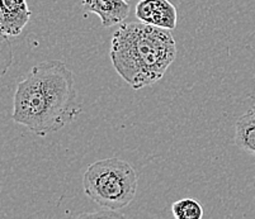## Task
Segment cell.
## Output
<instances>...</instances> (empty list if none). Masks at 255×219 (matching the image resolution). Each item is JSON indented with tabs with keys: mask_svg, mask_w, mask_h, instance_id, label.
Returning a JSON list of instances; mask_svg holds the SVG:
<instances>
[{
	"mask_svg": "<svg viewBox=\"0 0 255 219\" xmlns=\"http://www.w3.org/2000/svg\"><path fill=\"white\" fill-rule=\"evenodd\" d=\"M74 84L62 61L39 62L18 82L11 118L37 136L57 132L80 113Z\"/></svg>",
	"mask_w": 255,
	"mask_h": 219,
	"instance_id": "cell-1",
	"label": "cell"
},
{
	"mask_svg": "<svg viewBox=\"0 0 255 219\" xmlns=\"http://www.w3.org/2000/svg\"><path fill=\"white\" fill-rule=\"evenodd\" d=\"M111 60L118 75L133 90L159 81L177 57L170 31L145 23H125L111 42Z\"/></svg>",
	"mask_w": 255,
	"mask_h": 219,
	"instance_id": "cell-2",
	"label": "cell"
},
{
	"mask_svg": "<svg viewBox=\"0 0 255 219\" xmlns=\"http://www.w3.org/2000/svg\"><path fill=\"white\" fill-rule=\"evenodd\" d=\"M137 174L127 161L103 158L90 163L83 176L84 194L102 209L120 211L135 199Z\"/></svg>",
	"mask_w": 255,
	"mask_h": 219,
	"instance_id": "cell-3",
	"label": "cell"
},
{
	"mask_svg": "<svg viewBox=\"0 0 255 219\" xmlns=\"http://www.w3.org/2000/svg\"><path fill=\"white\" fill-rule=\"evenodd\" d=\"M135 15L141 23L173 31L177 28V8L169 0H140Z\"/></svg>",
	"mask_w": 255,
	"mask_h": 219,
	"instance_id": "cell-4",
	"label": "cell"
},
{
	"mask_svg": "<svg viewBox=\"0 0 255 219\" xmlns=\"http://www.w3.org/2000/svg\"><path fill=\"white\" fill-rule=\"evenodd\" d=\"M31 19L27 0H0V22L5 36H18Z\"/></svg>",
	"mask_w": 255,
	"mask_h": 219,
	"instance_id": "cell-5",
	"label": "cell"
},
{
	"mask_svg": "<svg viewBox=\"0 0 255 219\" xmlns=\"http://www.w3.org/2000/svg\"><path fill=\"white\" fill-rule=\"evenodd\" d=\"M83 6L98 15L103 27L110 28L124 22L129 14L127 0H84Z\"/></svg>",
	"mask_w": 255,
	"mask_h": 219,
	"instance_id": "cell-6",
	"label": "cell"
},
{
	"mask_svg": "<svg viewBox=\"0 0 255 219\" xmlns=\"http://www.w3.org/2000/svg\"><path fill=\"white\" fill-rule=\"evenodd\" d=\"M234 141L239 148L255 157V107L239 117Z\"/></svg>",
	"mask_w": 255,
	"mask_h": 219,
	"instance_id": "cell-7",
	"label": "cell"
},
{
	"mask_svg": "<svg viewBox=\"0 0 255 219\" xmlns=\"http://www.w3.org/2000/svg\"><path fill=\"white\" fill-rule=\"evenodd\" d=\"M171 213L175 219H202L205 212L198 200L184 198L173 203Z\"/></svg>",
	"mask_w": 255,
	"mask_h": 219,
	"instance_id": "cell-8",
	"label": "cell"
},
{
	"mask_svg": "<svg viewBox=\"0 0 255 219\" xmlns=\"http://www.w3.org/2000/svg\"><path fill=\"white\" fill-rule=\"evenodd\" d=\"M13 62V48L8 36L0 34V79L9 70Z\"/></svg>",
	"mask_w": 255,
	"mask_h": 219,
	"instance_id": "cell-9",
	"label": "cell"
},
{
	"mask_svg": "<svg viewBox=\"0 0 255 219\" xmlns=\"http://www.w3.org/2000/svg\"><path fill=\"white\" fill-rule=\"evenodd\" d=\"M75 219H127L124 214L118 213V211H110V209H102L97 212H88L82 213Z\"/></svg>",
	"mask_w": 255,
	"mask_h": 219,
	"instance_id": "cell-10",
	"label": "cell"
},
{
	"mask_svg": "<svg viewBox=\"0 0 255 219\" xmlns=\"http://www.w3.org/2000/svg\"><path fill=\"white\" fill-rule=\"evenodd\" d=\"M0 34H4L3 33V28H1V22H0Z\"/></svg>",
	"mask_w": 255,
	"mask_h": 219,
	"instance_id": "cell-11",
	"label": "cell"
}]
</instances>
